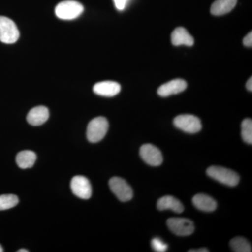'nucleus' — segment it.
Returning <instances> with one entry per match:
<instances>
[{"label": "nucleus", "mask_w": 252, "mask_h": 252, "mask_svg": "<svg viewBox=\"0 0 252 252\" xmlns=\"http://www.w3.org/2000/svg\"><path fill=\"white\" fill-rule=\"evenodd\" d=\"M206 173L210 178L228 187H235L240 182V176L225 167L214 165L207 169Z\"/></svg>", "instance_id": "obj_1"}, {"label": "nucleus", "mask_w": 252, "mask_h": 252, "mask_svg": "<svg viewBox=\"0 0 252 252\" xmlns=\"http://www.w3.org/2000/svg\"><path fill=\"white\" fill-rule=\"evenodd\" d=\"M84 10V6L79 1L66 0L56 6L55 13L60 19L73 20L81 16Z\"/></svg>", "instance_id": "obj_2"}, {"label": "nucleus", "mask_w": 252, "mask_h": 252, "mask_svg": "<svg viewBox=\"0 0 252 252\" xmlns=\"http://www.w3.org/2000/svg\"><path fill=\"white\" fill-rule=\"evenodd\" d=\"M109 129V123L106 118L99 117L94 118L89 123L87 127L88 140L91 143H96L105 137Z\"/></svg>", "instance_id": "obj_3"}, {"label": "nucleus", "mask_w": 252, "mask_h": 252, "mask_svg": "<svg viewBox=\"0 0 252 252\" xmlns=\"http://www.w3.org/2000/svg\"><path fill=\"white\" fill-rule=\"evenodd\" d=\"M19 36V31L14 21L5 16H0V41L4 44H14Z\"/></svg>", "instance_id": "obj_4"}, {"label": "nucleus", "mask_w": 252, "mask_h": 252, "mask_svg": "<svg viewBox=\"0 0 252 252\" xmlns=\"http://www.w3.org/2000/svg\"><path fill=\"white\" fill-rule=\"evenodd\" d=\"M109 186L111 190L121 201H129L133 197V191L130 186L121 177H112L109 180Z\"/></svg>", "instance_id": "obj_5"}, {"label": "nucleus", "mask_w": 252, "mask_h": 252, "mask_svg": "<svg viewBox=\"0 0 252 252\" xmlns=\"http://www.w3.org/2000/svg\"><path fill=\"white\" fill-rule=\"evenodd\" d=\"M174 125L188 133H196L202 129V124L200 119L191 114H182L174 119Z\"/></svg>", "instance_id": "obj_6"}, {"label": "nucleus", "mask_w": 252, "mask_h": 252, "mask_svg": "<svg viewBox=\"0 0 252 252\" xmlns=\"http://www.w3.org/2000/svg\"><path fill=\"white\" fill-rule=\"evenodd\" d=\"M169 229L178 236H189L194 232L193 221L185 218H171L167 220Z\"/></svg>", "instance_id": "obj_7"}, {"label": "nucleus", "mask_w": 252, "mask_h": 252, "mask_svg": "<svg viewBox=\"0 0 252 252\" xmlns=\"http://www.w3.org/2000/svg\"><path fill=\"white\" fill-rule=\"evenodd\" d=\"M72 193L78 198L87 200L92 195V187L90 182L84 176H75L70 183Z\"/></svg>", "instance_id": "obj_8"}, {"label": "nucleus", "mask_w": 252, "mask_h": 252, "mask_svg": "<svg viewBox=\"0 0 252 252\" xmlns=\"http://www.w3.org/2000/svg\"><path fill=\"white\" fill-rule=\"evenodd\" d=\"M140 154L142 160L152 166H159L161 165L163 160L160 151L151 144L142 145L140 148Z\"/></svg>", "instance_id": "obj_9"}, {"label": "nucleus", "mask_w": 252, "mask_h": 252, "mask_svg": "<svg viewBox=\"0 0 252 252\" xmlns=\"http://www.w3.org/2000/svg\"><path fill=\"white\" fill-rule=\"evenodd\" d=\"M187 88V81L184 79H177L162 84L158 89V94L160 97H168L172 94H180Z\"/></svg>", "instance_id": "obj_10"}, {"label": "nucleus", "mask_w": 252, "mask_h": 252, "mask_svg": "<svg viewBox=\"0 0 252 252\" xmlns=\"http://www.w3.org/2000/svg\"><path fill=\"white\" fill-rule=\"evenodd\" d=\"M121 89L120 84L112 81H101L94 86V94L104 97H114L120 93Z\"/></svg>", "instance_id": "obj_11"}, {"label": "nucleus", "mask_w": 252, "mask_h": 252, "mask_svg": "<svg viewBox=\"0 0 252 252\" xmlns=\"http://www.w3.org/2000/svg\"><path fill=\"white\" fill-rule=\"evenodd\" d=\"M49 118V111L44 106L34 107L28 113L27 121L28 124L32 126H38L42 125L47 122Z\"/></svg>", "instance_id": "obj_12"}, {"label": "nucleus", "mask_w": 252, "mask_h": 252, "mask_svg": "<svg viewBox=\"0 0 252 252\" xmlns=\"http://www.w3.org/2000/svg\"><path fill=\"white\" fill-rule=\"evenodd\" d=\"M192 201L194 206L201 211L213 212L217 209V202L206 194H197L193 197Z\"/></svg>", "instance_id": "obj_13"}, {"label": "nucleus", "mask_w": 252, "mask_h": 252, "mask_svg": "<svg viewBox=\"0 0 252 252\" xmlns=\"http://www.w3.org/2000/svg\"><path fill=\"white\" fill-rule=\"evenodd\" d=\"M157 208L159 210H170L175 213H182L184 212L183 205L178 199L170 195L162 197L158 200Z\"/></svg>", "instance_id": "obj_14"}, {"label": "nucleus", "mask_w": 252, "mask_h": 252, "mask_svg": "<svg viewBox=\"0 0 252 252\" xmlns=\"http://www.w3.org/2000/svg\"><path fill=\"white\" fill-rule=\"evenodd\" d=\"M171 41L172 44L177 46L180 45L191 46L194 44L193 36L190 35V33L185 28L182 27L176 28L175 31L172 32Z\"/></svg>", "instance_id": "obj_15"}, {"label": "nucleus", "mask_w": 252, "mask_h": 252, "mask_svg": "<svg viewBox=\"0 0 252 252\" xmlns=\"http://www.w3.org/2000/svg\"><path fill=\"white\" fill-rule=\"evenodd\" d=\"M238 0H216L212 4L211 14L215 16H222L228 14L234 9Z\"/></svg>", "instance_id": "obj_16"}, {"label": "nucleus", "mask_w": 252, "mask_h": 252, "mask_svg": "<svg viewBox=\"0 0 252 252\" xmlns=\"http://www.w3.org/2000/svg\"><path fill=\"white\" fill-rule=\"evenodd\" d=\"M36 160V154L29 150L19 152L16 158L18 166L21 169L31 168L35 163Z\"/></svg>", "instance_id": "obj_17"}, {"label": "nucleus", "mask_w": 252, "mask_h": 252, "mask_svg": "<svg viewBox=\"0 0 252 252\" xmlns=\"http://www.w3.org/2000/svg\"><path fill=\"white\" fill-rule=\"evenodd\" d=\"M230 247L235 252H251V244L247 239L242 237H236L232 239L230 242Z\"/></svg>", "instance_id": "obj_18"}, {"label": "nucleus", "mask_w": 252, "mask_h": 252, "mask_svg": "<svg viewBox=\"0 0 252 252\" xmlns=\"http://www.w3.org/2000/svg\"><path fill=\"white\" fill-rule=\"evenodd\" d=\"M19 200L14 194H4L0 195V211L13 208L18 205Z\"/></svg>", "instance_id": "obj_19"}, {"label": "nucleus", "mask_w": 252, "mask_h": 252, "mask_svg": "<svg viewBox=\"0 0 252 252\" xmlns=\"http://www.w3.org/2000/svg\"><path fill=\"white\" fill-rule=\"evenodd\" d=\"M242 137L246 143L252 144V121L250 119H246L243 121L241 125Z\"/></svg>", "instance_id": "obj_20"}, {"label": "nucleus", "mask_w": 252, "mask_h": 252, "mask_svg": "<svg viewBox=\"0 0 252 252\" xmlns=\"http://www.w3.org/2000/svg\"><path fill=\"white\" fill-rule=\"evenodd\" d=\"M152 247L155 252H165L167 251V245L166 243H163L160 238H155L152 240Z\"/></svg>", "instance_id": "obj_21"}, {"label": "nucleus", "mask_w": 252, "mask_h": 252, "mask_svg": "<svg viewBox=\"0 0 252 252\" xmlns=\"http://www.w3.org/2000/svg\"><path fill=\"white\" fill-rule=\"evenodd\" d=\"M130 0H114V5L119 11H123L126 9Z\"/></svg>", "instance_id": "obj_22"}, {"label": "nucleus", "mask_w": 252, "mask_h": 252, "mask_svg": "<svg viewBox=\"0 0 252 252\" xmlns=\"http://www.w3.org/2000/svg\"><path fill=\"white\" fill-rule=\"evenodd\" d=\"M243 44L247 47H252V32H250V33L244 38Z\"/></svg>", "instance_id": "obj_23"}, {"label": "nucleus", "mask_w": 252, "mask_h": 252, "mask_svg": "<svg viewBox=\"0 0 252 252\" xmlns=\"http://www.w3.org/2000/svg\"><path fill=\"white\" fill-rule=\"evenodd\" d=\"M247 89L250 92H252V78L250 77V79H249L248 82L246 84Z\"/></svg>", "instance_id": "obj_24"}, {"label": "nucleus", "mask_w": 252, "mask_h": 252, "mask_svg": "<svg viewBox=\"0 0 252 252\" xmlns=\"http://www.w3.org/2000/svg\"><path fill=\"white\" fill-rule=\"evenodd\" d=\"M189 252H208L209 250H207V249L203 248L200 249V250H189Z\"/></svg>", "instance_id": "obj_25"}, {"label": "nucleus", "mask_w": 252, "mask_h": 252, "mask_svg": "<svg viewBox=\"0 0 252 252\" xmlns=\"http://www.w3.org/2000/svg\"><path fill=\"white\" fill-rule=\"evenodd\" d=\"M18 252H28V250H25V249H21V250H18Z\"/></svg>", "instance_id": "obj_26"}, {"label": "nucleus", "mask_w": 252, "mask_h": 252, "mask_svg": "<svg viewBox=\"0 0 252 252\" xmlns=\"http://www.w3.org/2000/svg\"><path fill=\"white\" fill-rule=\"evenodd\" d=\"M4 252V250H3L2 247H1V245H0V252Z\"/></svg>", "instance_id": "obj_27"}]
</instances>
